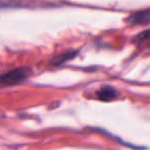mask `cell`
Returning a JSON list of instances; mask_svg holds the SVG:
<instances>
[{
    "instance_id": "obj_4",
    "label": "cell",
    "mask_w": 150,
    "mask_h": 150,
    "mask_svg": "<svg viewBox=\"0 0 150 150\" xmlns=\"http://www.w3.org/2000/svg\"><path fill=\"white\" fill-rule=\"evenodd\" d=\"M134 41L138 44V45L142 46V47H149L150 48V30H146L141 33H139Z\"/></svg>"
},
{
    "instance_id": "obj_1",
    "label": "cell",
    "mask_w": 150,
    "mask_h": 150,
    "mask_svg": "<svg viewBox=\"0 0 150 150\" xmlns=\"http://www.w3.org/2000/svg\"><path fill=\"white\" fill-rule=\"evenodd\" d=\"M28 68H17L6 73L0 74V86H13L23 82L29 76Z\"/></svg>"
},
{
    "instance_id": "obj_2",
    "label": "cell",
    "mask_w": 150,
    "mask_h": 150,
    "mask_svg": "<svg viewBox=\"0 0 150 150\" xmlns=\"http://www.w3.org/2000/svg\"><path fill=\"white\" fill-rule=\"evenodd\" d=\"M131 25H147L150 23V9H144L134 13L127 19Z\"/></svg>"
},
{
    "instance_id": "obj_5",
    "label": "cell",
    "mask_w": 150,
    "mask_h": 150,
    "mask_svg": "<svg viewBox=\"0 0 150 150\" xmlns=\"http://www.w3.org/2000/svg\"><path fill=\"white\" fill-rule=\"evenodd\" d=\"M76 54H77V52H64V54H59V56L54 57L50 63H52V65H56V66H58V65H62V64H64V63L70 61L71 59H73Z\"/></svg>"
},
{
    "instance_id": "obj_3",
    "label": "cell",
    "mask_w": 150,
    "mask_h": 150,
    "mask_svg": "<svg viewBox=\"0 0 150 150\" xmlns=\"http://www.w3.org/2000/svg\"><path fill=\"white\" fill-rule=\"evenodd\" d=\"M117 96L116 90L112 88V86H104L98 92V97L101 101L103 102H109L115 99Z\"/></svg>"
}]
</instances>
